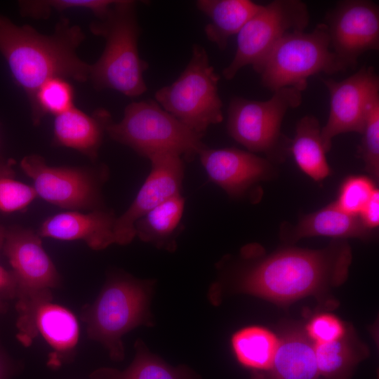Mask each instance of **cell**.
Listing matches in <instances>:
<instances>
[{
    "instance_id": "6da1fadb",
    "label": "cell",
    "mask_w": 379,
    "mask_h": 379,
    "mask_svg": "<svg viewBox=\"0 0 379 379\" xmlns=\"http://www.w3.org/2000/svg\"><path fill=\"white\" fill-rule=\"evenodd\" d=\"M352 262L351 249L338 239L320 250L287 248L248 267L239 290L279 305L322 295L342 284Z\"/></svg>"
},
{
    "instance_id": "7a4b0ae2",
    "label": "cell",
    "mask_w": 379,
    "mask_h": 379,
    "mask_svg": "<svg viewBox=\"0 0 379 379\" xmlns=\"http://www.w3.org/2000/svg\"><path fill=\"white\" fill-rule=\"evenodd\" d=\"M84 39L80 27L66 19L47 36L29 25L18 26L0 14V53L31 107L37 91L48 80L71 78L82 82L89 78L90 65L76 53Z\"/></svg>"
},
{
    "instance_id": "3957f363",
    "label": "cell",
    "mask_w": 379,
    "mask_h": 379,
    "mask_svg": "<svg viewBox=\"0 0 379 379\" xmlns=\"http://www.w3.org/2000/svg\"><path fill=\"white\" fill-rule=\"evenodd\" d=\"M91 30L106 40L102 54L90 65L89 78L95 87L113 89L129 97L146 92L143 74L149 65L139 55L141 30L136 2L116 1L105 17L91 25Z\"/></svg>"
},
{
    "instance_id": "277c9868",
    "label": "cell",
    "mask_w": 379,
    "mask_h": 379,
    "mask_svg": "<svg viewBox=\"0 0 379 379\" xmlns=\"http://www.w3.org/2000/svg\"><path fill=\"white\" fill-rule=\"evenodd\" d=\"M3 250L17 282L18 336L29 345L37 333L38 312L51 302V289L58 286L60 277L42 246L41 237L31 229L6 228Z\"/></svg>"
},
{
    "instance_id": "5b68a950",
    "label": "cell",
    "mask_w": 379,
    "mask_h": 379,
    "mask_svg": "<svg viewBox=\"0 0 379 379\" xmlns=\"http://www.w3.org/2000/svg\"><path fill=\"white\" fill-rule=\"evenodd\" d=\"M106 133L149 159L163 152H173L192 161L206 145L197 133L164 110L152 100L133 102L126 106L123 119L111 120Z\"/></svg>"
},
{
    "instance_id": "8992f818",
    "label": "cell",
    "mask_w": 379,
    "mask_h": 379,
    "mask_svg": "<svg viewBox=\"0 0 379 379\" xmlns=\"http://www.w3.org/2000/svg\"><path fill=\"white\" fill-rule=\"evenodd\" d=\"M254 70L263 86L272 92L288 86L306 88L312 76L345 71L331 50L325 23L310 32H288Z\"/></svg>"
},
{
    "instance_id": "52a82bcc",
    "label": "cell",
    "mask_w": 379,
    "mask_h": 379,
    "mask_svg": "<svg viewBox=\"0 0 379 379\" xmlns=\"http://www.w3.org/2000/svg\"><path fill=\"white\" fill-rule=\"evenodd\" d=\"M220 78L205 48L195 44L185 69L173 83L155 93L156 101L184 125L204 135L210 126L223 120Z\"/></svg>"
},
{
    "instance_id": "ba28073f",
    "label": "cell",
    "mask_w": 379,
    "mask_h": 379,
    "mask_svg": "<svg viewBox=\"0 0 379 379\" xmlns=\"http://www.w3.org/2000/svg\"><path fill=\"white\" fill-rule=\"evenodd\" d=\"M147 299L143 284L119 278L109 282L84 311L88 336L102 343L113 360L124 359L121 337L145 321Z\"/></svg>"
},
{
    "instance_id": "9c48e42d",
    "label": "cell",
    "mask_w": 379,
    "mask_h": 379,
    "mask_svg": "<svg viewBox=\"0 0 379 379\" xmlns=\"http://www.w3.org/2000/svg\"><path fill=\"white\" fill-rule=\"evenodd\" d=\"M305 89L284 87L265 101L232 98L227 111L228 134L251 152L273 155L281 151L284 117L288 110L300 105Z\"/></svg>"
},
{
    "instance_id": "30bf717a",
    "label": "cell",
    "mask_w": 379,
    "mask_h": 379,
    "mask_svg": "<svg viewBox=\"0 0 379 379\" xmlns=\"http://www.w3.org/2000/svg\"><path fill=\"white\" fill-rule=\"evenodd\" d=\"M309 22V11L302 1L274 0L261 5L237 34L236 52L223 77L231 80L248 65L255 69L286 34L305 31Z\"/></svg>"
},
{
    "instance_id": "8fae6325",
    "label": "cell",
    "mask_w": 379,
    "mask_h": 379,
    "mask_svg": "<svg viewBox=\"0 0 379 379\" xmlns=\"http://www.w3.org/2000/svg\"><path fill=\"white\" fill-rule=\"evenodd\" d=\"M20 166L33 181L37 196L68 211L104 208L102 185L108 178L103 166L98 169L53 166L36 154L25 157Z\"/></svg>"
},
{
    "instance_id": "7c38bea8",
    "label": "cell",
    "mask_w": 379,
    "mask_h": 379,
    "mask_svg": "<svg viewBox=\"0 0 379 379\" xmlns=\"http://www.w3.org/2000/svg\"><path fill=\"white\" fill-rule=\"evenodd\" d=\"M321 81L330 98L328 121L321 128L322 144L328 152L336 135L362 133L368 110L374 101L379 99V77L373 67H362L343 80Z\"/></svg>"
},
{
    "instance_id": "4fadbf2b",
    "label": "cell",
    "mask_w": 379,
    "mask_h": 379,
    "mask_svg": "<svg viewBox=\"0 0 379 379\" xmlns=\"http://www.w3.org/2000/svg\"><path fill=\"white\" fill-rule=\"evenodd\" d=\"M330 48L345 71L359 58L379 49V8L372 1L343 0L326 15Z\"/></svg>"
},
{
    "instance_id": "5bb4252c",
    "label": "cell",
    "mask_w": 379,
    "mask_h": 379,
    "mask_svg": "<svg viewBox=\"0 0 379 379\" xmlns=\"http://www.w3.org/2000/svg\"><path fill=\"white\" fill-rule=\"evenodd\" d=\"M149 175L127 210L117 217L116 244L127 245L135 237V224L147 212L165 201L181 194L185 176L184 159L173 152L154 154L148 159Z\"/></svg>"
},
{
    "instance_id": "9a60e30c",
    "label": "cell",
    "mask_w": 379,
    "mask_h": 379,
    "mask_svg": "<svg viewBox=\"0 0 379 379\" xmlns=\"http://www.w3.org/2000/svg\"><path fill=\"white\" fill-rule=\"evenodd\" d=\"M209 180L232 198H241L267 178L271 165L253 152L235 147L209 148L198 155Z\"/></svg>"
},
{
    "instance_id": "2e32d148",
    "label": "cell",
    "mask_w": 379,
    "mask_h": 379,
    "mask_svg": "<svg viewBox=\"0 0 379 379\" xmlns=\"http://www.w3.org/2000/svg\"><path fill=\"white\" fill-rule=\"evenodd\" d=\"M116 219L114 212L105 208L88 213L67 211L47 218L38 234L62 241H84L91 248L100 251L116 244Z\"/></svg>"
},
{
    "instance_id": "e0dca14e",
    "label": "cell",
    "mask_w": 379,
    "mask_h": 379,
    "mask_svg": "<svg viewBox=\"0 0 379 379\" xmlns=\"http://www.w3.org/2000/svg\"><path fill=\"white\" fill-rule=\"evenodd\" d=\"M314 343L304 329L293 327L279 337L271 367L252 375V379H320Z\"/></svg>"
},
{
    "instance_id": "ac0fdd59",
    "label": "cell",
    "mask_w": 379,
    "mask_h": 379,
    "mask_svg": "<svg viewBox=\"0 0 379 379\" xmlns=\"http://www.w3.org/2000/svg\"><path fill=\"white\" fill-rule=\"evenodd\" d=\"M373 230L368 229L358 215L348 214L332 202L321 209L300 218L296 225H282L283 239L296 241L302 238L324 236L336 239H367Z\"/></svg>"
},
{
    "instance_id": "d6986e66",
    "label": "cell",
    "mask_w": 379,
    "mask_h": 379,
    "mask_svg": "<svg viewBox=\"0 0 379 379\" xmlns=\"http://www.w3.org/2000/svg\"><path fill=\"white\" fill-rule=\"evenodd\" d=\"M112 120L109 112L99 109L93 115L72 107L55 116L54 142L79 151L91 159H96L106 127Z\"/></svg>"
},
{
    "instance_id": "ffe728a7",
    "label": "cell",
    "mask_w": 379,
    "mask_h": 379,
    "mask_svg": "<svg viewBox=\"0 0 379 379\" xmlns=\"http://www.w3.org/2000/svg\"><path fill=\"white\" fill-rule=\"evenodd\" d=\"M196 6L209 18L204 28L207 39L220 50L261 7L249 0H198Z\"/></svg>"
},
{
    "instance_id": "44dd1931",
    "label": "cell",
    "mask_w": 379,
    "mask_h": 379,
    "mask_svg": "<svg viewBox=\"0 0 379 379\" xmlns=\"http://www.w3.org/2000/svg\"><path fill=\"white\" fill-rule=\"evenodd\" d=\"M185 199L178 194L156 206L135 224V237L160 248L173 251L183 229Z\"/></svg>"
},
{
    "instance_id": "7402d4cb",
    "label": "cell",
    "mask_w": 379,
    "mask_h": 379,
    "mask_svg": "<svg viewBox=\"0 0 379 379\" xmlns=\"http://www.w3.org/2000/svg\"><path fill=\"white\" fill-rule=\"evenodd\" d=\"M317 366L321 378L350 379L355 366L368 356L367 347L348 328L341 338L314 343Z\"/></svg>"
},
{
    "instance_id": "603a6c76",
    "label": "cell",
    "mask_w": 379,
    "mask_h": 379,
    "mask_svg": "<svg viewBox=\"0 0 379 379\" xmlns=\"http://www.w3.org/2000/svg\"><path fill=\"white\" fill-rule=\"evenodd\" d=\"M289 149L298 166L314 180L320 181L331 174L319 122L314 116L306 115L298 121Z\"/></svg>"
},
{
    "instance_id": "cb8c5ba5",
    "label": "cell",
    "mask_w": 379,
    "mask_h": 379,
    "mask_svg": "<svg viewBox=\"0 0 379 379\" xmlns=\"http://www.w3.org/2000/svg\"><path fill=\"white\" fill-rule=\"evenodd\" d=\"M279 337L260 326H249L235 332L231 345L237 361L252 375L267 371L272 366Z\"/></svg>"
},
{
    "instance_id": "d4e9b609",
    "label": "cell",
    "mask_w": 379,
    "mask_h": 379,
    "mask_svg": "<svg viewBox=\"0 0 379 379\" xmlns=\"http://www.w3.org/2000/svg\"><path fill=\"white\" fill-rule=\"evenodd\" d=\"M137 354L132 364L124 371L101 368L93 371L91 379H199L185 366L172 367L151 354L141 343H137Z\"/></svg>"
},
{
    "instance_id": "484cf974",
    "label": "cell",
    "mask_w": 379,
    "mask_h": 379,
    "mask_svg": "<svg viewBox=\"0 0 379 379\" xmlns=\"http://www.w3.org/2000/svg\"><path fill=\"white\" fill-rule=\"evenodd\" d=\"M36 328L46 340L58 351L73 348L79 338V326L74 315L60 305L47 303L36 316Z\"/></svg>"
},
{
    "instance_id": "4316f807",
    "label": "cell",
    "mask_w": 379,
    "mask_h": 379,
    "mask_svg": "<svg viewBox=\"0 0 379 379\" xmlns=\"http://www.w3.org/2000/svg\"><path fill=\"white\" fill-rule=\"evenodd\" d=\"M74 91L63 78H53L37 91L32 107V119L37 124L46 114L58 115L73 106Z\"/></svg>"
},
{
    "instance_id": "83f0119b",
    "label": "cell",
    "mask_w": 379,
    "mask_h": 379,
    "mask_svg": "<svg viewBox=\"0 0 379 379\" xmlns=\"http://www.w3.org/2000/svg\"><path fill=\"white\" fill-rule=\"evenodd\" d=\"M36 196L32 186L15 178V172L8 162L0 161V211H22Z\"/></svg>"
},
{
    "instance_id": "f1b7e54d",
    "label": "cell",
    "mask_w": 379,
    "mask_h": 379,
    "mask_svg": "<svg viewBox=\"0 0 379 379\" xmlns=\"http://www.w3.org/2000/svg\"><path fill=\"white\" fill-rule=\"evenodd\" d=\"M116 1L110 0H52L21 1L22 12L31 17L43 18L52 10L86 9L92 11L100 20L104 18Z\"/></svg>"
},
{
    "instance_id": "f546056e",
    "label": "cell",
    "mask_w": 379,
    "mask_h": 379,
    "mask_svg": "<svg viewBox=\"0 0 379 379\" xmlns=\"http://www.w3.org/2000/svg\"><path fill=\"white\" fill-rule=\"evenodd\" d=\"M376 189L372 178L350 176L342 183L335 202L344 212L358 215Z\"/></svg>"
},
{
    "instance_id": "4dcf8cb0",
    "label": "cell",
    "mask_w": 379,
    "mask_h": 379,
    "mask_svg": "<svg viewBox=\"0 0 379 379\" xmlns=\"http://www.w3.org/2000/svg\"><path fill=\"white\" fill-rule=\"evenodd\" d=\"M359 152L374 181L379 178V99L371 106L362 131Z\"/></svg>"
},
{
    "instance_id": "1f68e13d",
    "label": "cell",
    "mask_w": 379,
    "mask_h": 379,
    "mask_svg": "<svg viewBox=\"0 0 379 379\" xmlns=\"http://www.w3.org/2000/svg\"><path fill=\"white\" fill-rule=\"evenodd\" d=\"M348 327L331 313L314 315L305 325L304 331L313 343H325L343 338Z\"/></svg>"
},
{
    "instance_id": "d6a6232c",
    "label": "cell",
    "mask_w": 379,
    "mask_h": 379,
    "mask_svg": "<svg viewBox=\"0 0 379 379\" xmlns=\"http://www.w3.org/2000/svg\"><path fill=\"white\" fill-rule=\"evenodd\" d=\"M362 223L373 230L379 225V190L377 188L358 215Z\"/></svg>"
},
{
    "instance_id": "836d02e7",
    "label": "cell",
    "mask_w": 379,
    "mask_h": 379,
    "mask_svg": "<svg viewBox=\"0 0 379 379\" xmlns=\"http://www.w3.org/2000/svg\"><path fill=\"white\" fill-rule=\"evenodd\" d=\"M17 282L12 271L0 265V296L6 298H16Z\"/></svg>"
},
{
    "instance_id": "e575fe53",
    "label": "cell",
    "mask_w": 379,
    "mask_h": 379,
    "mask_svg": "<svg viewBox=\"0 0 379 379\" xmlns=\"http://www.w3.org/2000/svg\"><path fill=\"white\" fill-rule=\"evenodd\" d=\"M8 374L7 364L0 355V379H6Z\"/></svg>"
},
{
    "instance_id": "d590c367",
    "label": "cell",
    "mask_w": 379,
    "mask_h": 379,
    "mask_svg": "<svg viewBox=\"0 0 379 379\" xmlns=\"http://www.w3.org/2000/svg\"><path fill=\"white\" fill-rule=\"evenodd\" d=\"M6 228L0 225V251L3 248L5 237H6Z\"/></svg>"
},
{
    "instance_id": "8d00e7d4",
    "label": "cell",
    "mask_w": 379,
    "mask_h": 379,
    "mask_svg": "<svg viewBox=\"0 0 379 379\" xmlns=\"http://www.w3.org/2000/svg\"><path fill=\"white\" fill-rule=\"evenodd\" d=\"M6 309L5 305L4 302L1 300V297L0 296V313L3 312Z\"/></svg>"
}]
</instances>
